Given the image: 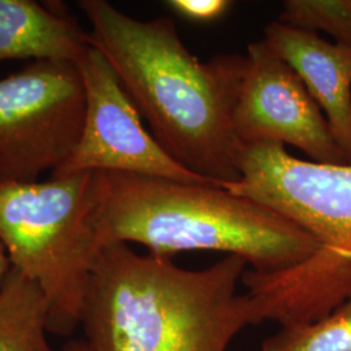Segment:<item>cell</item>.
<instances>
[{"mask_svg": "<svg viewBox=\"0 0 351 351\" xmlns=\"http://www.w3.org/2000/svg\"><path fill=\"white\" fill-rule=\"evenodd\" d=\"M49 332V304L43 293L11 268L0 288V351H56Z\"/></svg>", "mask_w": 351, "mask_h": 351, "instance_id": "cell-12", "label": "cell"}, {"mask_svg": "<svg viewBox=\"0 0 351 351\" xmlns=\"http://www.w3.org/2000/svg\"><path fill=\"white\" fill-rule=\"evenodd\" d=\"M262 351H351V297L314 323L281 328Z\"/></svg>", "mask_w": 351, "mask_h": 351, "instance_id": "cell-13", "label": "cell"}, {"mask_svg": "<svg viewBox=\"0 0 351 351\" xmlns=\"http://www.w3.org/2000/svg\"><path fill=\"white\" fill-rule=\"evenodd\" d=\"M88 47V32L60 4L0 0V63L77 64Z\"/></svg>", "mask_w": 351, "mask_h": 351, "instance_id": "cell-11", "label": "cell"}, {"mask_svg": "<svg viewBox=\"0 0 351 351\" xmlns=\"http://www.w3.org/2000/svg\"><path fill=\"white\" fill-rule=\"evenodd\" d=\"M11 263L7 255V251L4 249V246L0 242V288L5 280V277L8 276L10 271H11Z\"/></svg>", "mask_w": 351, "mask_h": 351, "instance_id": "cell-16", "label": "cell"}, {"mask_svg": "<svg viewBox=\"0 0 351 351\" xmlns=\"http://www.w3.org/2000/svg\"><path fill=\"white\" fill-rule=\"evenodd\" d=\"M99 175L94 217L99 249L138 243L168 259L184 251H220L242 258L252 271L271 274L307 261L322 247L301 226L216 184Z\"/></svg>", "mask_w": 351, "mask_h": 351, "instance_id": "cell-3", "label": "cell"}, {"mask_svg": "<svg viewBox=\"0 0 351 351\" xmlns=\"http://www.w3.org/2000/svg\"><path fill=\"white\" fill-rule=\"evenodd\" d=\"M277 21L351 46V0H287Z\"/></svg>", "mask_w": 351, "mask_h": 351, "instance_id": "cell-14", "label": "cell"}, {"mask_svg": "<svg viewBox=\"0 0 351 351\" xmlns=\"http://www.w3.org/2000/svg\"><path fill=\"white\" fill-rule=\"evenodd\" d=\"M233 129L241 145H289L315 163L349 164L301 78L264 39L247 47Z\"/></svg>", "mask_w": 351, "mask_h": 351, "instance_id": "cell-8", "label": "cell"}, {"mask_svg": "<svg viewBox=\"0 0 351 351\" xmlns=\"http://www.w3.org/2000/svg\"><path fill=\"white\" fill-rule=\"evenodd\" d=\"M264 42L301 78L351 164V46L274 21Z\"/></svg>", "mask_w": 351, "mask_h": 351, "instance_id": "cell-10", "label": "cell"}, {"mask_svg": "<svg viewBox=\"0 0 351 351\" xmlns=\"http://www.w3.org/2000/svg\"><path fill=\"white\" fill-rule=\"evenodd\" d=\"M63 351H94L88 342L85 339H80V341H69L68 343H65Z\"/></svg>", "mask_w": 351, "mask_h": 351, "instance_id": "cell-17", "label": "cell"}, {"mask_svg": "<svg viewBox=\"0 0 351 351\" xmlns=\"http://www.w3.org/2000/svg\"><path fill=\"white\" fill-rule=\"evenodd\" d=\"M242 284L259 324L271 320L287 328L314 323L350 298L351 256L322 246L307 261L284 271H246Z\"/></svg>", "mask_w": 351, "mask_h": 351, "instance_id": "cell-9", "label": "cell"}, {"mask_svg": "<svg viewBox=\"0 0 351 351\" xmlns=\"http://www.w3.org/2000/svg\"><path fill=\"white\" fill-rule=\"evenodd\" d=\"M167 7L176 14L195 23H213L221 19L230 7L229 0H169Z\"/></svg>", "mask_w": 351, "mask_h": 351, "instance_id": "cell-15", "label": "cell"}, {"mask_svg": "<svg viewBox=\"0 0 351 351\" xmlns=\"http://www.w3.org/2000/svg\"><path fill=\"white\" fill-rule=\"evenodd\" d=\"M247 263L228 255L201 271L141 255L126 243L99 250L80 326L94 351H226L259 324L239 284Z\"/></svg>", "mask_w": 351, "mask_h": 351, "instance_id": "cell-2", "label": "cell"}, {"mask_svg": "<svg viewBox=\"0 0 351 351\" xmlns=\"http://www.w3.org/2000/svg\"><path fill=\"white\" fill-rule=\"evenodd\" d=\"M77 66L85 88L82 132L72 156L51 176L101 172L215 184L176 162L154 138L99 51L90 46Z\"/></svg>", "mask_w": 351, "mask_h": 351, "instance_id": "cell-7", "label": "cell"}, {"mask_svg": "<svg viewBox=\"0 0 351 351\" xmlns=\"http://www.w3.org/2000/svg\"><path fill=\"white\" fill-rule=\"evenodd\" d=\"M84 117L77 64L33 62L0 78V182L58 171L78 145Z\"/></svg>", "mask_w": 351, "mask_h": 351, "instance_id": "cell-5", "label": "cell"}, {"mask_svg": "<svg viewBox=\"0 0 351 351\" xmlns=\"http://www.w3.org/2000/svg\"><path fill=\"white\" fill-rule=\"evenodd\" d=\"M99 191V172L0 182V242L11 267L43 293L52 333L80 326L101 250L94 228Z\"/></svg>", "mask_w": 351, "mask_h": 351, "instance_id": "cell-4", "label": "cell"}, {"mask_svg": "<svg viewBox=\"0 0 351 351\" xmlns=\"http://www.w3.org/2000/svg\"><path fill=\"white\" fill-rule=\"evenodd\" d=\"M78 7L90 24L88 45L111 64L164 150L217 185L239 182L233 110L245 56L202 63L171 17L141 21L106 0H81Z\"/></svg>", "mask_w": 351, "mask_h": 351, "instance_id": "cell-1", "label": "cell"}, {"mask_svg": "<svg viewBox=\"0 0 351 351\" xmlns=\"http://www.w3.org/2000/svg\"><path fill=\"white\" fill-rule=\"evenodd\" d=\"M241 178L219 186L263 204L313 234L322 246L351 256V164L290 155L285 146L241 145Z\"/></svg>", "mask_w": 351, "mask_h": 351, "instance_id": "cell-6", "label": "cell"}]
</instances>
